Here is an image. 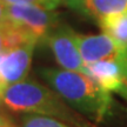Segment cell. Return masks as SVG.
I'll return each instance as SVG.
<instances>
[{
    "instance_id": "6da1fadb",
    "label": "cell",
    "mask_w": 127,
    "mask_h": 127,
    "mask_svg": "<svg viewBox=\"0 0 127 127\" xmlns=\"http://www.w3.org/2000/svg\"><path fill=\"white\" fill-rule=\"evenodd\" d=\"M39 75L71 107L96 123L104 121L113 111L111 92L82 73L44 67Z\"/></svg>"
},
{
    "instance_id": "7a4b0ae2",
    "label": "cell",
    "mask_w": 127,
    "mask_h": 127,
    "mask_svg": "<svg viewBox=\"0 0 127 127\" xmlns=\"http://www.w3.org/2000/svg\"><path fill=\"white\" fill-rule=\"evenodd\" d=\"M5 107L17 113H34L66 121L77 127H90L54 90L35 81L17 82L0 93Z\"/></svg>"
},
{
    "instance_id": "3957f363",
    "label": "cell",
    "mask_w": 127,
    "mask_h": 127,
    "mask_svg": "<svg viewBox=\"0 0 127 127\" xmlns=\"http://www.w3.org/2000/svg\"><path fill=\"white\" fill-rule=\"evenodd\" d=\"M6 19L25 28L35 36L38 41H44L59 25V17L54 11L35 4L6 5Z\"/></svg>"
},
{
    "instance_id": "277c9868",
    "label": "cell",
    "mask_w": 127,
    "mask_h": 127,
    "mask_svg": "<svg viewBox=\"0 0 127 127\" xmlns=\"http://www.w3.org/2000/svg\"><path fill=\"white\" fill-rule=\"evenodd\" d=\"M44 42L52 50L57 63L63 69L86 73V65L78 47L77 33L68 25H58L46 36Z\"/></svg>"
},
{
    "instance_id": "5b68a950",
    "label": "cell",
    "mask_w": 127,
    "mask_h": 127,
    "mask_svg": "<svg viewBox=\"0 0 127 127\" xmlns=\"http://www.w3.org/2000/svg\"><path fill=\"white\" fill-rule=\"evenodd\" d=\"M77 41L85 65L104 60H113L127 65V47L105 32L96 35H82L77 33Z\"/></svg>"
},
{
    "instance_id": "8992f818",
    "label": "cell",
    "mask_w": 127,
    "mask_h": 127,
    "mask_svg": "<svg viewBox=\"0 0 127 127\" xmlns=\"http://www.w3.org/2000/svg\"><path fill=\"white\" fill-rule=\"evenodd\" d=\"M35 46V42H30L0 52V82L4 86L26 79L31 69Z\"/></svg>"
},
{
    "instance_id": "52a82bcc",
    "label": "cell",
    "mask_w": 127,
    "mask_h": 127,
    "mask_svg": "<svg viewBox=\"0 0 127 127\" xmlns=\"http://www.w3.org/2000/svg\"><path fill=\"white\" fill-rule=\"evenodd\" d=\"M63 4L96 21L127 11V0H63Z\"/></svg>"
},
{
    "instance_id": "ba28073f",
    "label": "cell",
    "mask_w": 127,
    "mask_h": 127,
    "mask_svg": "<svg viewBox=\"0 0 127 127\" xmlns=\"http://www.w3.org/2000/svg\"><path fill=\"white\" fill-rule=\"evenodd\" d=\"M98 24L105 33L127 47V11L106 17Z\"/></svg>"
},
{
    "instance_id": "9c48e42d",
    "label": "cell",
    "mask_w": 127,
    "mask_h": 127,
    "mask_svg": "<svg viewBox=\"0 0 127 127\" xmlns=\"http://www.w3.org/2000/svg\"><path fill=\"white\" fill-rule=\"evenodd\" d=\"M21 127H71L59 119L41 115V114L27 113L21 118Z\"/></svg>"
},
{
    "instance_id": "30bf717a",
    "label": "cell",
    "mask_w": 127,
    "mask_h": 127,
    "mask_svg": "<svg viewBox=\"0 0 127 127\" xmlns=\"http://www.w3.org/2000/svg\"><path fill=\"white\" fill-rule=\"evenodd\" d=\"M6 5L9 4H35L40 5L47 9L54 11L59 5L63 4V0H2Z\"/></svg>"
},
{
    "instance_id": "8fae6325",
    "label": "cell",
    "mask_w": 127,
    "mask_h": 127,
    "mask_svg": "<svg viewBox=\"0 0 127 127\" xmlns=\"http://www.w3.org/2000/svg\"><path fill=\"white\" fill-rule=\"evenodd\" d=\"M11 126H14V125L8 119V117L5 113H0V127H11Z\"/></svg>"
},
{
    "instance_id": "7c38bea8",
    "label": "cell",
    "mask_w": 127,
    "mask_h": 127,
    "mask_svg": "<svg viewBox=\"0 0 127 127\" xmlns=\"http://www.w3.org/2000/svg\"><path fill=\"white\" fill-rule=\"evenodd\" d=\"M6 19V4L2 0H0V24Z\"/></svg>"
},
{
    "instance_id": "4fadbf2b",
    "label": "cell",
    "mask_w": 127,
    "mask_h": 127,
    "mask_svg": "<svg viewBox=\"0 0 127 127\" xmlns=\"http://www.w3.org/2000/svg\"><path fill=\"white\" fill-rule=\"evenodd\" d=\"M5 50V44H4V38H2V32L0 28V52Z\"/></svg>"
},
{
    "instance_id": "5bb4252c",
    "label": "cell",
    "mask_w": 127,
    "mask_h": 127,
    "mask_svg": "<svg viewBox=\"0 0 127 127\" xmlns=\"http://www.w3.org/2000/svg\"><path fill=\"white\" fill-rule=\"evenodd\" d=\"M5 105L2 102V99H1V95H0V113H5Z\"/></svg>"
},
{
    "instance_id": "9a60e30c",
    "label": "cell",
    "mask_w": 127,
    "mask_h": 127,
    "mask_svg": "<svg viewBox=\"0 0 127 127\" xmlns=\"http://www.w3.org/2000/svg\"><path fill=\"white\" fill-rule=\"evenodd\" d=\"M5 87H6V86H4V85H2V84L0 82V93H1V92L4 91V88H5Z\"/></svg>"
},
{
    "instance_id": "2e32d148",
    "label": "cell",
    "mask_w": 127,
    "mask_h": 127,
    "mask_svg": "<svg viewBox=\"0 0 127 127\" xmlns=\"http://www.w3.org/2000/svg\"><path fill=\"white\" fill-rule=\"evenodd\" d=\"M11 127H15V126H11Z\"/></svg>"
}]
</instances>
